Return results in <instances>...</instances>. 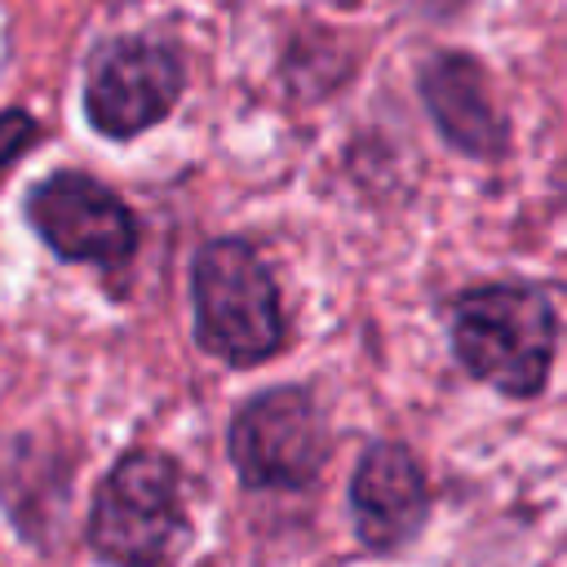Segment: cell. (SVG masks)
<instances>
[{"label":"cell","instance_id":"1","mask_svg":"<svg viewBox=\"0 0 567 567\" xmlns=\"http://www.w3.org/2000/svg\"><path fill=\"white\" fill-rule=\"evenodd\" d=\"M558 319L545 292L523 284H483L452 306V350L461 368L509 394L532 399L554 368Z\"/></svg>","mask_w":567,"mask_h":567},{"label":"cell","instance_id":"2","mask_svg":"<svg viewBox=\"0 0 567 567\" xmlns=\"http://www.w3.org/2000/svg\"><path fill=\"white\" fill-rule=\"evenodd\" d=\"M195 337L208 354L248 368L284 346V306L266 261L244 239H213L190 266Z\"/></svg>","mask_w":567,"mask_h":567},{"label":"cell","instance_id":"3","mask_svg":"<svg viewBox=\"0 0 567 567\" xmlns=\"http://www.w3.org/2000/svg\"><path fill=\"white\" fill-rule=\"evenodd\" d=\"M182 532V474L173 456L151 447L120 456L115 470L102 478L89 514L93 554L115 567H164Z\"/></svg>","mask_w":567,"mask_h":567},{"label":"cell","instance_id":"4","mask_svg":"<svg viewBox=\"0 0 567 567\" xmlns=\"http://www.w3.org/2000/svg\"><path fill=\"white\" fill-rule=\"evenodd\" d=\"M230 461L244 487H306L328 461V425L301 385H275L248 399L230 421Z\"/></svg>","mask_w":567,"mask_h":567},{"label":"cell","instance_id":"5","mask_svg":"<svg viewBox=\"0 0 567 567\" xmlns=\"http://www.w3.org/2000/svg\"><path fill=\"white\" fill-rule=\"evenodd\" d=\"M27 217L40 239L66 261L120 266L137 248V221L120 195L84 173H58L27 199Z\"/></svg>","mask_w":567,"mask_h":567},{"label":"cell","instance_id":"6","mask_svg":"<svg viewBox=\"0 0 567 567\" xmlns=\"http://www.w3.org/2000/svg\"><path fill=\"white\" fill-rule=\"evenodd\" d=\"M182 93V62L155 40H115L97 53L84 111L106 137H133L159 124Z\"/></svg>","mask_w":567,"mask_h":567},{"label":"cell","instance_id":"7","mask_svg":"<svg viewBox=\"0 0 567 567\" xmlns=\"http://www.w3.org/2000/svg\"><path fill=\"white\" fill-rule=\"evenodd\" d=\"M430 496L416 456L403 443H372L350 478V518L368 549H399L425 523Z\"/></svg>","mask_w":567,"mask_h":567},{"label":"cell","instance_id":"8","mask_svg":"<svg viewBox=\"0 0 567 567\" xmlns=\"http://www.w3.org/2000/svg\"><path fill=\"white\" fill-rule=\"evenodd\" d=\"M421 93H425L434 124L443 128V137L452 146H461L465 155H496L501 151L505 128H501V115L492 106L487 75L478 62H470L465 53L434 58L421 75Z\"/></svg>","mask_w":567,"mask_h":567},{"label":"cell","instance_id":"9","mask_svg":"<svg viewBox=\"0 0 567 567\" xmlns=\"http://www.w3.org/2000/svg\"><path fill=\"white\" fill-rule=\"evenodd\" d=\"M35 142V120L27 111H4L0 115V173Z\"/></svg>","mask_w":567,"mask_h":567}]
</instances>
